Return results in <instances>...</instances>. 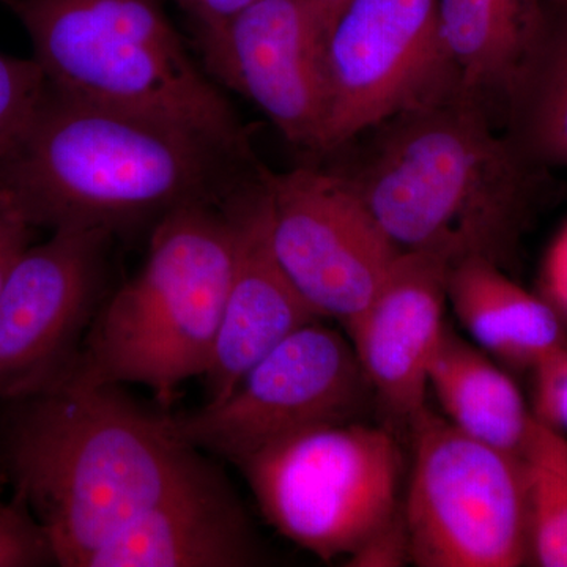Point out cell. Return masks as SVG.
I'll use <instances>...</instances> for the list:
<instances>
[{"mask_svg": "<svg viewBox=\"0 0 567 567\" xmlns=\"http://www.w3.org/2000/svg\"><path fill=\"white\" fill-rule=\"evenodd\" d=\"M7 405L0 465L59 566L85 567L208 464L173 416L137 404L121 385L76 372Z\"/></svg>", "mask_w": 567, "mask_h": 567, "instance_id": "6da1fadb", "label": "cell"}, {"mask_svg": "<svg viewBox=\"0 0 567 567\" xmlns=\"http://www.w3.org/2000/svg\"><path fill=\"white\" fill-rule=\"evenodd\" d=\"M495 125L454 92L377 125L357 169L342 174L401 251L484 257L506 270L558 189Z\"/></svg>", "mask_w": 567, "mask_h": 567, "instance_id": "7a4b0ae2", "label": "cell"}, {"mask_svg": "<svg viewBox=\"0 0 567 567\" xmlns=\"http://www.w3.org/2000/svg\"><path fill=\"white\" fill-rule=\"evenodd\" d=\"M251 159L178 123L48 89L0 169L33 226L115 234L223 203Z\"/></svg>", "mask_w": 567, "mask_h": 567, "instance_id": "3957f363", "label": "cell"}, {"mask_svg": "<svg viewBox=\"0 0 567 567\" xmlns=\"http://www.w3.org/2000/svg\"><path fill=\"white\" fill-rule=\"evenodd\" d=\"M233 262L223 203L167 213L153 224L141 270L100 306L73 372L148 388L169 404L186 380L210 368Z\"/></svg>", "mask_w": 567, "mask_h": 567, "instance_id": "277c9868", "label": "cell"}, {"mask_svg": "<svg viewBox=\"0 0 567 567\" xmlns=\"http://www.w3.org/2000/svg\"><path fill=\"white\" fill-rule=\"evenodd\" d=\"M55 91L178 123L251 159L246 130L159 0H6Z\"/></svg>", "mask_w": 567, "mask_h": 567, "instance_id": "5b68a950", "label": "cell"}, {"mask_svg": "<svg viewBox=\"0 0 567 567\" xmlns=\"http://www.w3.org/2000/svg\"><path fill=\"white\" fill-rule=\"evenodd\" d=\"M237 465L276 532L323 561L349 558L402 507L394 436L357 421L287 436Z\"/></svg>", "mask_w": 567, "mask_h": 567, "instance_id": "8992f818", "label": "cell"}, {"mask_svg": "<svg viewBox=\"0 0 567 567\" xmlns=\"http://www.w3.org/2000/svg\"><path fill=\"white\" fill-rule=\"evenodd\" d=\"M413 462L402 502L420 567L529 563L527 488L518 454L472 439L427 405L410 421Z\"/></svg>", "mask_w": 567, "mask_h": 567, "instance_id": "52a82bcc", "label": "cell"}, {"mask_svg": "<svg viewBox=\"0 0 567 567\" xmlns=\"http://www.w3.org/2000/svg\"><path fill=\"white\" fill-rule=\"evenodd\" d=\"M368 380L349 338L316 320L279 342L223 401L177 416L183 440L234 464L309 429L353 421Z\"/></svg>", "mask_w": 567, "mask_h": 567, "instance_id": "ba28073f", "label": "cell"}, {"mask_svg": "<svg viewBox=\"0 0 567 567\" xmlns=\"http://www.w3.org/2000/svg\"><path fill=\"white\" fill-rule=\"evenodd\" d=\"M322 153L399 112L462 91L440 33L436 0H349L327 41Z\"/></svg>", "mask_w": 567, "mask_h": 567, "instance_id": "9c48e42d", "label": "cell"}, {"mask_svg": "<svg viewBox=\"0 0 567 567\" xmlns=\"http://www.w3.org/2000/svg\"><path fill=\"white\" fill-rule=\"evenodd\" d=\"M279 262L323 319L349 331L379 293L401 249L342 173L260 169Z\"/></svg>", "mask_w": 567, "mask_h": 567, "instance_id": "30bf717a", "label": "cell"}, {"mask_svg": "<svg viewBox=\"0 0 567 567\" xmlns=\"http://www.w3.org/2000/svg\"><path fill=\"white\" fill-rule=\"evenodd\" d=\"M111 234L62 227L29 246L0 292V402L66 379L103 303Z\"/></svg>", "mask_w": 567, "mask_h": 567, "instance_id": "8fae6325", "label": "cell"}, {"mask_svg": "<svg viewBox=\"0 0 567 567\" xmlns=\"http://www.w3.org/2000/svg\"><path fill=\"white\" fill-rule=\"evenodd\" d=\"M330 24L309 0H256L199 40L205 65L295 147L322 153Z\"/></svg>", "mask_w": 567, "mask_h": 567, "instance_id": "7c38bea8", "label": "cell"}, {"mask_svg": "<svg viewBox=\"0 0 567 567\" xmlns=\"http://www.w3.org/2000/svg\"><path fill=\"white\" fill-rule=\"evenodd\" d=\"M256 167L224 197L234 262L210 368L207 402L223 401L260 358L305 324L323 320L286 274L271 240L270 203Z\"/></svg>", "mask_w": 567, "mask_h": 567, "instance_id": "4fadbf2b", "label": "cell"}, {"mask_svg": "<svg viewBox=\"0 0 567 567\" xmlns=\"http://www.w3.org/2000/svg\"><path fill=\"white\" fill-rule=\"evenodd\" d=\"M450 265L436 254L402 251L347 331L372 393L406 423L427 405L429 369L446 328Z\"/></svg>", "mask_w": 567, "mask_h": 567, "instance_id": "5bb4252c", "label": "cell"}, {"mask_svg": "<svg viewBox=\"0 0 567 567\" xmlns=\"http://www.w3.org/2000/svg\"><path fill=\"white\" fill-rule=\"evenodd\" d=\"M264 561L244 507L207 464L104 544L85 567H246Z\"/></svg>", "mask_w": 567, "mask_h": 567, "instance_id": "9a60e30c", "label": "cell"}, {"mask_svg": "<svg viewBox=\"0 0 567 567\" xmlns=\"http://www.w3.org/2000/svg\"><path fill=\"white\" fill-rule=\"evenodd\" d=\"M447 301L484 352L518 371H533L567 344L566 320L484 257L450 265Z\"/></svg>", "mask_w": 567, "mask_h": 567, "instance_id": "2e32d148", "label": "cell"}, {"mask_svg": "<svg viewBox=\"0 0 567 567\" xmlns=\"http://www.w3.org/2000/svg\"><path fill=\"white\" fill-rule=\"evenodd\" d=\"M546 6L547 0H436L440 33L462 92L499 125Z\"/></svg>", "mask_w": 567, "mask_h": 567, "instance_id": "e0dca14e", "label": "cell"}, {"mask_svg": "<svg viewBox=\"0 0 567 567\" xmlns=\"http://www.w3.org/2000/svg\"><path fill=\"white\" fill-rule=\"evenodd\" d=\"M427 383L454 427L520 456L533 417L524 395L491 354L466 342L447 324Z\"/></svg>", "mask_w": 567, "mask_h": 567, "instance_id": "ac0fdd59", "label": "cell"}, {"mask_svg": "<svg viewBox=\"0 0 567 567\" xmlns=\"http://www.w3.org/2000/svg\"><path fill=\"white\" fill-rule=\"evenodd\" d=\"M503 128L525 158L567 167V6L547 0L546 13L503 112Z\"/></svg>", "mask_w": 567, "mask_h": 567, "instance_id": "d6986e66", "label": "cell"}, {"mask_svg": "<svg viewBox=\"0 0 567 567\" xmlns=\"http://www.w3.org/2000/svg\"><path fill=\"white\" fill-rule=\"evenodd\" d=\"M527 488L529 561L567 567V436L532 417L520 450Z\"/></svg>", "mask_w": 567, "mask_h": 567, "instance_id": "ffe728a7", "label": "cell"}, {"mask_svg": "<svg viewBox=\"0 0 567 567\" xmlns=\"http://www.w3.org/2000/svg\"><path fill=\"white\" fill-rule=\"evenodd\" d=\"M50 82L35 59L0 52V169L28 136Z\"/></svg>", "mask_w": 567, "mask_h": 567, "instance_id": "44dd1931", "label": "cell"}, {"mask_svg": "<svg viewBox=\"0 0 567 567\" xmlns=\"http://www.w3.org/2000/svg\"><path fill=\"white\" fill-rule=\"evenodd\" d=\"M48 565H55L50 540L28 507L13 499L0 514V567Z\"/></svg>", "mask_w": 567, "mask_h": 567, "instance_id": "7402d4cb", "label": "cell"}, {"mask_svg": "<svg viewBox=\"0 0 567 567\" xmlns=\"http://www.w3.org/2000/svg\"><path fill=\"white\" fill-rule=\"evenodd\" d=\"M535 398L533 416L550 427L567 432V344L533 369Z\"/></svg>", "mask_w": 567, "mask_h": 567, "instance_id": "603a6c76", "label": "cell"}, {"mask_svg": "<svg viewBox=\"0 0 567 567\" xmlns=\"http://www.w3.org/2000/svg\"><path fill=\"white\" fill-rule=\"evenodd\" d=\"M352 567H401L412 561L409 529L402 507L391 520L377 529L357 550L346 558Z\"/></svg>", "mask_w": 567, "mask_h": 567, "instance_id": "cb8c5ba5", "label": "cell"}, {"mask_svg": "<svg viewBox=\"0 0 567 567\" xmlns=\"http://www.w3.org/2000/svg\"><path fill=\"white\" fill-rule=\"evenodd\" d=\"M33 227L14 194L0 182V292L14 265L31 246Z\"/></svg>", "mask_w": 567, "mask_h": 567, "instance_id": "d4e9b609", "label": "cell"}, {"mask_svg": "<svg viewBox=\"0 0 567 567\" xmlns=\"http://www.w3.org/2000/svg\"><path fill=\"white\" fill-rule=\"evenodd\" d=\"M540 297L567 322V224L548 246L539 275Z\"/></svg>", "mask_w": 567, "mask_h": 567, "instance_id": "484cf974", "label": "cell"}, {"mask_svg": "<svg viewBox=\"0 0 567 567\" xmlns=\"http://www.w3.org/2000/svg\"><path fill=\"white\" fill-rule=\"evenodd\" d=\"M192 14L196 24L197 39L215 35L224 25L234 20L256 0H178Z\"/></svg>", "mask_w": 567, "mask_h": 567, "instance_id": "4316f807", "label": "cell"}, {"mask_svg": "<svg viewBox=\"0 0 567 567\" xmlns=\"http://www.w3.org/2000/svg\"><path fill=\"white\" fill-rule=\"evenodd\" d=\"M309 2L319 10V13L322 14L324 21H327L331 28L336 17L339 14V11L344 9L346 3L349 2V0H309Z\"/></svg>", "mask_w": 567, "mask_h": 567, "instance_id": "83f0119b", "label": "cell"}, {"mask_svg": "<svg viewBox=\"0 0 567 567\" xmlns=\"http://www.w3.org/2000/svg\"><path fill=\"white\" fill-rule=\"evenodd\" d=\"M10 505H6V503L0 502V514L6 513L7 509H9Z\"/></svg>", "mask_w": 567, "mask_h": 567, "instance_id": "f1b7e54d", "label": "cell"}, {"mask_svg": "<svg viewBox=\"0 0 567 567\" xmlns=\"http://www.w3.org/2000/svg\"><path fill=\"white\" fill-rule=\"evenodd\" d=\"M550 2H555V3H566V6H567V0H550Z\"/></svg>", "mask_w": 567, "mask_h": 567, "instance_id": "f546056e", "label": "cell"}, {"mask_svg": "<svg viewBox=\"0 0 567 567\" xmlns=\"http://www.w3.org/2000/svg\"><path fill=\"white\" fill-rule=\"evenodd\" d=\"M0 2L6 3V0H0Z\"/></svg>", "mask_w": 567, "mask_h": 567, "instance_id": "4dcf8cb0", "label": "cell"}]
</instances>
